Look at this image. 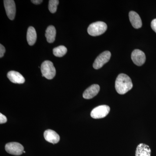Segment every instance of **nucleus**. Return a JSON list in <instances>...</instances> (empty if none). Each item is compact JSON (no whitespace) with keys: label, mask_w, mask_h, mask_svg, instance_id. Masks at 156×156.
I'll list each match as a JSON object with an SVG mask.
<instances>
[{"label":"nucleus","mask_w":156,"mask_h":156,"mask_svg":"<svg viewBox=\"0 0 156 156\" xmlns=\"http://www.w3.org/2000/svg\"><path fill=\"white\" fill-rule=\"evenodd\" d=\"M107 29V25L105 23L98 21L90 24L88 27V34L92 36H98L104 33Z\"/></svg>","instance_id":"f03ea898"},{"label":"nucleus","mask_w":156,"mask_h":156,"mask_svg":"<svg viewBox=\"0 0 156 156\" xmlns=\"http://www.w3.org/2000/svg\"><path fill=\"white\" fill-rule=\"evenodd\" d=\"M151 150L148 145L140 144L136 147L135 156H151Z\"/></svg>","instance_id":"ddd939ff"},{"label":"nucleus","mask_w":156,"mask_h":156,"mask_svg":"<svg viewBox=\"0 0 156 156\" xmlns=\"http://www.w3.org/2000/svg\"><path fill=\"white\" fill-rule=\"evenodd\" d=\"M151 27L156 33V19H154L151 23Z\"/></svg>","instance_id":"aec40b11"},{"label":"nucleus","mask_w":156,"mask_h":156,"mask_svg":"<svg viewBox=\"0 0 156 156\" xmlns=\"http://www.w3.org/2000/svg\"><path fill=\"white\" fill-rule=\"evenodd\" d=\"M7 122V119L5 116L2 114V113L0 114V123L1 124H4Z\"/></svg>","instance_id":"6ab92c4d"},{"label":"nucleus","mask_w":156,"mask_h":156,"mask_svg":"<svg viewBox=\"0 0 156 156\" xmlns=\"http://www.w3.org/2000/svg\"><path fill=\"white\" fill-rule=\"evenodd\" d=\"M56 36V30L53 26L48 27L46 30L45 37L47 41L49 43H53L55 40Z\"/></svg>","instance_id":"2eb2a0df"},{"label":"nucleus","mask_w":156,"mask_h":156,"mask_svg":"<svg viewBox=\"0 0 156 156\" xmlns=\"http://www.w3.org/2000/svg\"><path fill=\"white\" fill-rule=\"evenodd\" d=\"M131 59L133 62L138 66H141L145 62V54L141 50L136 49L131 53Z\"/></svg>","instance_id":"6e6552de"},{"label":"nucleus","mask_w":156,"mask_h":156,"mask_svg":"<svg viewBox=\"0 0 156 156\" xmlns=\"http://www.w3.org/2000/svg\"><path fill=\"white\" fill-rule=\"evenodd\" d=\"M44 136L47 141L53 144L57 143L60 140V136L55 131L50 129L45 131L44 133Z\"/></svg>","instance_id":"9d476101"},{"label":"nucleus","mask_w":156,"mask_h":156,"mask_svg":"<svg viewBox=\"0 0 156 156\" xmlns=\"http://www.w3.org/2000/svg\"><path fill=\"white\" fill-rule=\"evenodd\" d=\"M31 2L35 5H40L43 1L42 0H32Z\"/></svg>","instance_id":"412c9836"},{"label":"nucleus","mask_w":156,"mask_h":156,"mask_svg":"<svg viewBox=\"0 0 156 156\" xmlns=\"http://www.w3.org/2000/svg\"><path fill=\"white\" fill-rule=\"evenodd\" d=\"M110 111L109 107L106 105H101L93 109L91 112V116L93 119H102L106 117Z\"/></svg>","instance_id":"20e7f679"},{"label":"nucleus","mask_w":156,"mask_h":156,"mask_svg":"<svg viewBox=\"0 0 156 156\" xmlns=\"http://www.w3.org/2000/svg\"><path fill=\"white\" fill-rule=\"evenodd\" d=\"M133 87L131 78L125 74H120L115 81V88L117 92L121 95H124L130 91Z\"/></svg>","instance_id":"f257e3e1"},{"label":"nucleus","mask_w":156,"mask_h":156,"mask_svg":"<svg viewBox=\"0 0 156 156\" xmlns=\"http://www.w3.org/2000/svg\"><path fill=\"white\" fill-rule=\"evenodd\" d=\"M7 76L12 83L16 84H23L25 82L23 76L17 72L11 71L8 73Z\"/></svg>","instance_id":"9b49d317"},{"label":"nucleus","mask_w":156,"mask_h":156,"mask_svg":"<svg viewBox=\"0 0 156 156\" xmlns=\"http://www.w3.org/2000/svg\"><path fill=\"white\" fill-rule=\"evenodd\" d=\"M100 91V87L97 84H94L87 88L83 94V97L85 99L93 98L98 94Z\"/></svg>","instance_id":"1a4fd4ad"},{"label":"nucleus","mask_w":156,"mask_h":156,"mask_svg":"<svg viewBox=\"0 0 156 156\" xmlns=\"http://www.w3.org/2000/svg\"><path fill=\"white\" fill-rule=\"evenodd\" d=\"M5 53V49L2 44H0V58H2Z\"/></svg>","instance_id":"a211bd4d"},{"label":"nucleus","mask_w":156,"mask_h":156,"mask_svg":"<svg viewBox=\"0 0 156 156\" xmlns=\"http://www.w3.org/2000/svg\"><path fill=\"white\" fill-rule=\"evenodd\" d=\"M41 68L42 76L48 80H52L56 75V69L52 62L49 60L44 61L41 66Z\"/></svg>","instance_id":"7ed1b4c3"},{"label":"nucleus","mask_w":156,"mask_h":156,"mask_svg":"<svg viewBox=\"0 0 156 156\" xmlns=\"http://www.w3.org/2000/svg\"><path fill=\"white\" fill-rule=\"evenodd\" d=\"M129 20L132 26L135 29H139L142 27V23L141 18L139 14L135 11H131L129 12Z\"/></svg>","instance_id":"f8f14e48"},{"label":"nucleus","mask_w":156,"mask_h":156,"mask_svg":"<svg viewBox=\"0 0 156 156\" xmlns=\"http://www.w3.org/2000/svg\"><path fill=\"white\" fill-rule=\"evenodd\" d=\"M5 148L8 153L14 155H20L24 151L23 147L17 142L9 143L6 144Z\"/></svg>","instance_id":"423d86ee"},{"label":"nucleus","mask_w":156,"mask_h":156,"mask_svg":"<svg viewBox=\"0 0 156 156\" xmlns=\"http://www.w3.org/2000/svg\"><path fill=\"white\" fill-rule=\"evenodd\" d=\"M67 52V48L64 46H59L53 49V54L56 57H62L66 54Z\"/></svg>","instance_id":"dca6fc26"},{"label":"nucleus","mask_w":156,"mask_h":156,"mask_svg":"<svg viewBox=\"0 0 156 156\" xmlns=\"http://www.w3.org/2000/svg\"><path fill=\"white\" fill-rule=\"evenodd\" d=\"M111 56V53L109 51H105L101 53L95 59L93 64V68L96 69L101 68L105 63L108 62L110 59Z\"/></svg>","instance_id":"39448f33"},{"label":"nucleus","mask_w":156,"mask_h":156,"mask_svg":"<svg viewBox=\"0 0 156 156\" xmlns=\"http://www.w3.org/2000/svg\"><path fill=\"white\" fill-rule=\"evenodd\" d=\"M59 3L58 0H50L49 2V11L51 13H55L57 11V6Z\"/></svg>","instance_id":"f3484780"},{"label":"nucleus","mask_w":156,"mask_h":156,"mask_svg":"<svg viewBox=\"0 0 156 156\" xmlns=\"http://www.w3.org/2000/svg\"><path fill=\"white\" fill-rule=\"evenodd\" d=\"M4 6L8 17L11 20H13L16 14V5L15 2L13 0H5L4 1Z\"/></svg>","instance_id":"0eeeda50"},{"label":"nucleus","mask_w":156,"mask_h":156,"mask_svg":"<svg viewBox=\"0 0 156 156\" xmlns=\"http://www.w3.org/2000/svg\"><path fill=\"white\" fill-rule=\"evenodd\" d=\"M27 39L28 44L33 46L35 44L37 39V34L35 29L33 27H30L27 30Z\"/></svg>","instance_id":"4468645a"},{"label":"nucleus","mask_w":156,"mask_h":156,"mask_svg":"<svg viewBox=\"0 0 156 156\" xmlns=\"http://www.w3.org/2000/svg\"><path fill=\"white\" fill-rule=\"evenodd\" d=\"M23 153H25V151H23Z\"/></svg>","instance_id":"4be33fe9"}]
</instances>
